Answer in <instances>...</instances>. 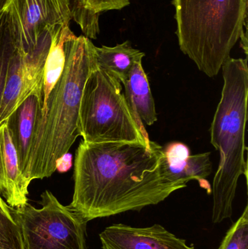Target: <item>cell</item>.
Masks as SVG:
<instances>
[{"label": "cell", "mask_w": 248, "mask_h": 249, "mask_svg": "<svg viewBox=\"0 0 248 249\" xmlns=\"http://www.w3.org/2000/svg\"><path fill=\"white\" fill-rule=\"evenodd\" d=\"M163 146L130 142L82 141L76 151L70 209L87 222L164 201L185 186L161 171Z\"/></svg>", "instance_id": "obj_1"}, {"label": "cell", "mask_w": 248, "mask_h": 249, "mask_svg": "<svg viewBox=\"0 0 248 249\" xmlns=\"http://www.w3.org/2000/svg\"><path fill=\"white\" fill-rule=\"evenodd\" d=\"M179 48L209 77L218 75L247 28L248 0H173Z\"/></svg>", "instance_id": "obj_4"}, {"label": "cell", "mask_w": 248, "mask_h": 249, "mask_svg": "<svg viewBox=\"0 0 248 249\" xmlns=\"http://www.w3.org/2000/svg\"><path fill=\"white\" fill-rule=\"evenodd\" d=\"M99 238L102 249H195L158 224L146 228L115 224L105 228Z\"/></svg>", "instance_id": "obj_9"}, {"label": "cell", "mask_w": 248, "mask_h": 249, "mask_svg": "<svg viewBox=\"0 0 248 249\" xmlns=\"http://www.w3.org/2000/svg\"><path fill=\"white\" fill-rule=\"evenodd\" d=\"M218 249H248V206L231 227Z\"/></svg>", "instance_id": "obj_18"}, {"label": "cell", "mask_w": 248, "mask_h": 249, "mask_svg": "<svg viewBox=\"0 0 248 249\" xmlns=\"http://www.w3.org/2000/svg\"><path fill=\"white\" fill-rule=\"evenodd\" d=\"M41 197L40 209L29 203L13 208L25 249H87L88 222L61 204L49 190H45Z\"/></svg>", "instance_id": "obj_6"}, {"label": "cell", "mask_w": 248, "mask_h": 249, "mask_svg": "<svg viewBox=\"0 0 248 249\" xmlns=\"http://www.w3.org/2000/svg\"><path fill=\"white\" fill-rule=\"evenodd\" d=\"M125 88V99L139 126L143 136L150 139L145 124L152 125L157 122L155 103L149 83L143 68L142 61L135 63L128 79L122 83Z\"/></svg>", "instance_id": "obj_12"}, {"label": "cell", "mask_w": 248, "mask_h": 249, "mask_svg": "<svg viewBox=\"0 0 248 249\" xmlns=\"http://www.w3.org/2000/svg\"><path fill=\"white\" fill-rule=\"evenodd\" d=\"M10 0H0V13L5 9Z\"/></svg>", "instance_id": "obj_20"}, {"label": "cell", "mask_w": 248, "mask_h": 249, "mask_svg": "<svg viewBox=\"0 0 248 249\" xmlns=\"http://www.w3.org/2000/svg\"><path fill=\"white\" fill-rule=\"evenodd\" d=\"M98 65L115 76L121 83L128 79L135 63L142 61L145 53L132 48L130 41L114 47L96 46Z\"/></svg>", "instance_id": "obj_15"}, {"label": "cell", "mask_w": 248, "mask_h": 249, "mask_svg": "<svg viewBox=\"0 0 248 249\" xmlns=\"http://www.w3.org/2000/svg\"><path fill=\"white\" fill-rule=\"evenodd\" d=\"M97 65L94 44L84 35H75L68 45L62 75L35 122L26 176L29 184L51 177L56 171L57 161L68 153L80 136L79 111L83 89Z\"/></svg>", "instance_id": "obj_2"}, {"label": "cell", "mask_w": 248, "mask_h": 249, "mask_svg": "<svg viewBox=\"0 0 248 249\" xmlns=\"http://www.w3.org/2000/svg\"><path fill=\"white\" fill-rule=\"evenodd\" d=\"M211 152L191 155L190 149L182 142H171L163 147L161 171L173 184L186 187L190 180H197L201 187L211 193L206 178L212 173Z\"/></svg>", "instance_id": "obj_10"}, {"label": "cell", "mask_w": 248, "mask_h": 249, "mask_svg": "<svg viewBox=\"0 0 248 249\" xmlns=\"http://www.w3.org/2000/svg\"><path fill=\"white\" fill-rule=\"evenodd\" d=\"M29 184L19 168L17 152L4 121L0 124V195L10 207H22L28 203Z\"/></svg>", "instance_id": "obj_11"}, {"label": "cell", "mask_w": 248, "mask_h": 249, "mask_svg": "<svg viewBox=\"0 0 248 249\" xmlns=\"http://www.w3.org/2000/svg\"><path fill=\"white\" fill-rule=\"evenodd\" d=\"M71 167V155L69 153L66 154L61 157L56 163V171L64 173L70 169Z\"/></svg>", "instance_id": "obj_19"}, {"label": "cell", "mask_w": 248, "mask_h": 249, "mask_svg": "<svg viewBox=\"0 0 248 249\" xmlns=\"http://www.w3.org/2000/svg\"><path fill=\"white\" fill-rule=\"evenodd\" d=\"M221 70L224 86L211 127V143L220 155L211 188L212 221L215 224L232 216L239 178L244 175L248 181V162L245 158L248 150V57H229Z\"/></svg>", "instance_id": "obj_3"}, {"label": "cell", "mask_w": 248, "mask_h": 249, "mask_svg": "<svg viewBox=\"0 0 248 249\" xmlns=\"http://www.w3.org/2000/svg\"><path fill=\"white\" fill-rule=\"evenodd\" d=\"M0 249H25L20 225L0 195Z\"/></svg>", "instance_id": "obj_16"}, {"label": "cell", "mask_w": 248, "mask_h": 249, "mask_svg": "<svg viewBox=\"0 0 248 249\" xmlns=\"http://www.w3.org/2000/svg\"><path fill=\"white\" fill-rule=\"evenodd\" d=\"M55 28L49 29L38 46L29 52H24L16 45L0 105V124L7 121L32 93L36 90L42 92L45 62L50 47L52 32Z\"/></svg>", "instance_id": "obj_8"}, {"label": "cell", "mask_w": 248, "mask_h": 249, "mask_svg": "<svg viewBox=\"0 0 248 249\" xmlns=\"http://www.w3.org/2000/svg\"><path fill=\"white\" fill-rule=\"evenodd\" d=\"M16 43L5 10L0 13V105Z\"/></svg>", "instance_id": "obj_17"}, {"label": "cell", "mask_w": 248, "mask_h": 249, "mask_svg": "<svg viewBox=\"0 0 248 249\" xmlns=\"http://www.w3.org/2000/svg\"><path fill=\"white\" fill-rule=\"evenodd\" d=\"M40 96L41 92L39 90L32 93L6 121L17 152L19 168L25 178L29 165L35 121L39 112Z\"/></svg>", "instance_id": "obj_13"}, {"label": "cell", "mask_w": 248, "mask_h": 249, "mask_svg": "<svg viewBox=\"0 0 248 249\" xmlns=\"http://www.w3.org/2000/svg\"><path fill=\"white\" fill-rule=\"evenodd\" d=\"M4 10L16 45L26 53L36 48L49 29L71 20L66 0H10Z\"/></svg>", "instance_id": "obj_7"}, {"label": "cell", "mask_w": 248, "mask_h": 249, "mask_svg": "<svg viewBox=\"0 0 248 249\" xmlns=\"http://www.w3.org/2000/svg\"><path fill=\"white\" fill-rule=\"evenodd\" d=\"M79 131L91 143L148 144L122 93V83L99 65L86 80L79 111Z\"/></svg>", "instance_id": "obj_5"}, {"label": "cell", "mask_w": 248, "mask_h": 249, "mask_svg": "<svg viewBox=\"0 0 248 249\" xmlns=\"http://www.w3.org/2000/svg\"><path fill=\"white\" fill-rule=\"evenodd\" d=\"M71 20L81 29L84 36L97 39L100 33L99 17L110 10H122L130 4V0H66Z\"/></svg>", "instance_id": "obj_14"}]
</instances>
